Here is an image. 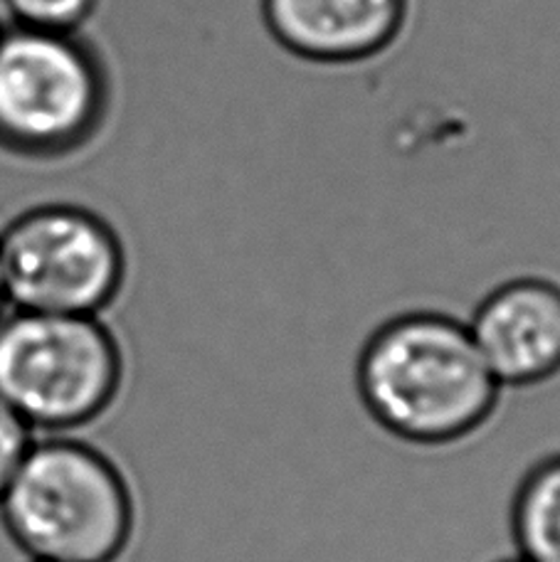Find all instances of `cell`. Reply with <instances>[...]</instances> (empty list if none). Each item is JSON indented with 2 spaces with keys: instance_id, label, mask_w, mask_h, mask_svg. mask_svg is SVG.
<instances>
[{
  "instance_id": "obj_14",
  "label": "cell",
  "mask_w": 560,
  "mask_h": 562,
  "mask_svg": "<svg viewBox=\"0 0 560 562\" xmlns=\"http://www.w3.org/2000/svg\"><path fill=\"white\" fill-rule=\"evenodd\" d=\"M0 27H3V23H0Z\"/></svg>"
},
{
  "instance_id": "obj_12",
  "label": "cell",
  "mask_w": 560,
  "mask_h": 562,
  "mask_svg": "<svg viewBox=\"0 0 560 562\" xmlns=\"http://www.w3.org/2000/svg\"><path fill=\"white\" fill-rule=\"evenodd\" d=\"M504 562H526V560H522V558H512V560H504Z\"/></svg>"
},
{
  "instance_id": "obj_3",
  "label": "cell",
  "mask_w": 560,
  "mask_h": 562,
  "mask_svg": "<svg viewBox=\"0 0 560 562\" xmlns=\"http://www.w3.org/2000/svg\"><path fill=\"white\" fill-rule=\"evenodd\" d=\"M112 109V77L79 33L0 27V148L57 158L92 144Z\"/></svg>"
},
{
  "instance_id": "obj_5",
  "label": "cell",
  "mask_w": 560,
  "mask_h": 562,
  "mask_svg": "<svg viewBox=\"0 0 560 562\" xmlns=\"http://www.w3.org/2000/svg\"><path fill=\"white\" fill-rule=\"evenodd\" d=\"M126 272V239L89 207L35 205L0 229L8 308L99 316L114 304Z\"/></svg>"
},
{
  "instance_id": "obj_8",
  "label": "cell",
  "mask_w": 560,
  "mask_h": 562,
  "mask_svg": "<svg viewBox=\"0 0 560 562\" xmlns=\"http://www.w3.org/2000/svg\"><path fill=\"white\" fill-rule=\"evenodd\" d=\"M514 546L526 562H560V451L528 471L514 501Z\"/></svg>"
},
{
  "instance_id": "obj_6",
  "label": "cell",
  "mask_w": 560,
  "mask_h": 562,
  "mask_svg": "<svg viewBox=\"0 0 560 562\" xmlns=\"http://www.w3.org/2000/svg\"><path fill=\"white\" fill-rule=\"evenodd\" d=\"M469 334L502 387H526L560 373V277H508L479 301Z\"/></svg>"
},
{
  "instance_id": "obj_9",
  "label": "cell",
  "mask_w": 560,
  "mask_h": 562,
  "mask_svg": "<svg viewBox=\"0 0 560 562\" xmlns=\"http://www.w3.org/2000/svg\"><path fill=\"white\" fill-rule=\"evenodd\" d=\"M13 25L53 30V33H79L102 0H0Z\"/></svg>"
},
{
  "instance_id": "obj_13",
  "label": "cell",
  "mask_w": 560,
  "mask_h": 562,
  "mask_svg": "<svg viewBox=\"0 0 560 562\" xmlns=\"http://www.w3.org/2000/svg\"><path fill=\"white\" fill-rule=\"evenodd\" d=\"M27 562H37V560H27Z\"/></svg>"
},
{
  "instance_id": "obj_11",
  "label": "cell",
  "mask_w": 560,
  "mask_h": 562,
  "mask_svg": "<svg viewBox=\"0 0 560 562\" xmlns=\"http://www.w3.org/2000/svg\"><path fill=\"white\" fill-rule=\"evenodd\" d=\"M8 311V301H5V291H3V277H0V316Z\"/></svg>"
},
{
  "instance_id": "obj_2",
  "label": "cell",
  "mask_w": 560,
  "mask_h": 562,
  "mask_svg": "<svg viewBox=\"0 0 560 562\" xmlns=\"http://www.w3.org/2000/svg\"><path fill=\"white\" fill-rule=\"evenodd\" d=\"M0 524L27 560L112 562L132 528V501L94 445L37 435L0 498Z\"/></svg>"
},
{
  "instance_id": "obj_1",
  "label": "cell",
  "mask_w": 560,
  "mask_h": 562,
  "mask_svg": "<svg viewBox=\"0 0 560 562\" xmlns=\"http://www.w3.org/2000/svg\"><path fill=\"white\" fill-rule=\"evenodd\" d=\"M358 393L390 435L439 445L482 425L502 385L467 321L443 311H405L368 338L358 360Z\"/></svg>"
},
{
  "instance_id": "obj_10",
  "label": "cell",
  "mask_w": 560,
  "mask_h": 562,
  "mask_svg": "<svg viewBox=\"0 0 560 562\" xmlns=\"http://www.w3.org/2000/svg\"><path fill=\"white\" fill-rule=\"evenodd\" d=\"M35 437V431L0 400V498L13 481L18 467L23 464Z\"/></svg>"
},
{
  "instance_id": "obj_4",
  "label": "cell",
  "mask_w": 560,
  "mask_h": 562,
  "mask_svg": "<svg viewBox=\"0 0 560 562\" xmlns=\"http://www.w3.org/2000/svg\"><path fill=\"white\" fill-rule=\"evenodd\" d=\"M122 378L116 338L102 316H0V400L35 435H75L112 403Z\"/></svg>"
},
{
  "instance_id": "obj_7",
  "label": "cell",
  "mask_w": 560,
  "mask_h": 562,
  "mask_svg": "<svg viewBox=\"0 0 560 562\" xmlns=\"http://www.w3.org/2000/svg\"><path fill=\"white\" fill-rule=\"evenodd\" d=\"M410 0H262L267 33L289 55L354 65L383 55L403 35Z\"/></svg>"
}]
</instances>
